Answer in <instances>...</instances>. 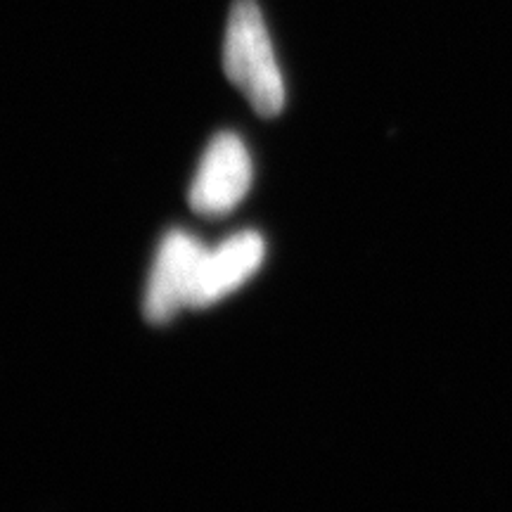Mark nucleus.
Masks as SVG:
<instances>
[{
  "instance_id": "obj_1",
  "label": "nucleus",
  "mask_w": 512,
  "mask_h": 512,
  "mask_svg": "<svg viewBox=\"0 0 512 512\" xmlns=\"http://www.w3.org/2000/svg\"><path fill=\"white\" fill-rule=\"evenodd\" d=\"M223 69L245 93L259 117H275L285 105V83L254 0H235L223 38Z\"/></svg>"
},
{
  "instance_id": "obj_2",
  "label": "nucleus",
  "mask_w": 512,
  "mask_h": 512,
  "mask_svg": "<svg viewBox=\"0 0 512 512\" xmlns=\"http://www.w3.org/2000/svg\"><path fill=\"white\" fill-rule=\"evenodd\" d=\"M249 185H252V159L247 147L235 133L223 131L204 150L188 200L197 214L216 219L226 216L245 200Z\"/></svg>"
},
{
  "instance_id": "obj_3",
  "label": "nucleus",
  "mask_w": 512,
  "mask_h": 512,
  "mask_svg": "<svg viewBox=\"0 0 512 512\" xmlns=\"http://www.w3.org/2000/svg\"><path fill=\"white\" fill-rule=\"evenodd\" d=\"M207 247L183 230H171L162 240L145 292V318L162 325L188 306L192 283Z\"/></svg>"
},
{
  "instance_id": "obj_4",
  "label": "nucleus",
  "mask_w": 512,
  "mask_h": 512,
  "mask_svg": "<svg viewBox=\"0 0 512 512\" xmlns=\"http://www.w3.org/2000/svg\"><path fill=\"white\" fill-rule=\"evenodd\" d=\"M266 254L264 238L254 230L233 235L221 242L216 249H207L197 268L195 283H192L188 306L202 309V306L216 304L233 290L252 278L256 268L261 266Z\"/></svg>"
}]
</instances>
